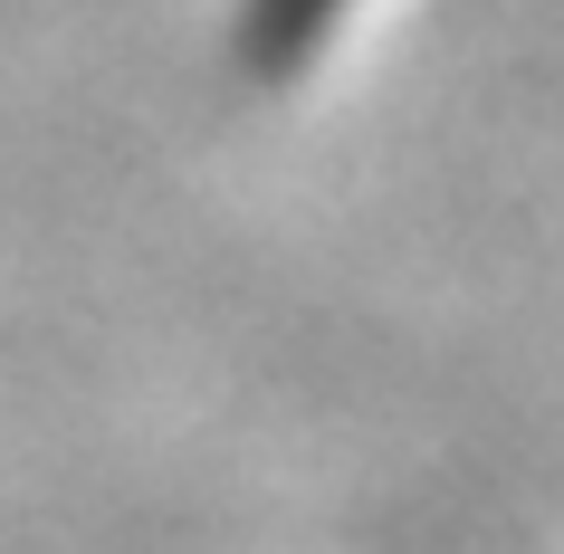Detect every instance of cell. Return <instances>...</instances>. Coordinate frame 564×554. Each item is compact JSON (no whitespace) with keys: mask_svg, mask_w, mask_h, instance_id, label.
I'll return each mask as SVG.
<instances>
[{"mask_svg":"<svg viewBox=\"0 0 564 554\" xmlns=\"http://www.w3.org/2000/svg\"><path fill=\"white\" fill-rule=\"evenodd\" d=\"M345 10H355V0H239V39H249L259 67H306L335 30H345Z\"/></svg>","mask_w":564,"mask_h":554,"instance_id":"obj_1","label":"cell"}]
</instances>
